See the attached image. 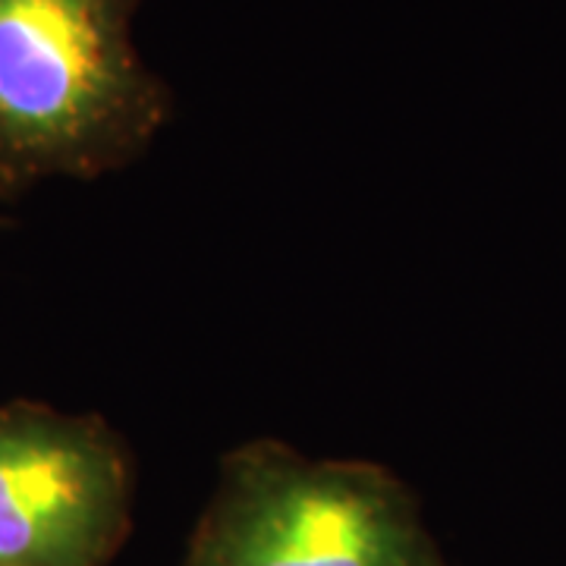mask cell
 Instances as JSON below:
<instances>
[{
	"label": "cell",
	"instance_id": "obj_1",
	"mask_svg": "<svg viewBox=\"0 0 566 566\" xmlns=\"http://www.w3.org/2000/svg\"><path fill=\"white\" fill-rule=\"evenodd\" d=\"M142 0H0V199L148 148L170 92L133 44Z\"/></svg>",
	"mask_w": 566,
	"mask_h": 566
},
{
	"label": "cell",
	"instance_id": "obj_3",
	"mask_svg": "<svg viewBox=\"0 0 566 566\" xmlns=\"http://www.w3.org/2000/svg\"><path fill=\"white\" fill-rule=\"evenodd\" d=\"M123 506L126 463L102 419L0 406V566H95Z\"/></svg>",
	"mask_w": 566,
	"mask_h": 566
},
{
	"label": "cell",
	"instance_id": "obj_4",
	"mask_svg": "<svg viewBox=\"0 0 566 566\" xmlns=\"http://www.w3.org/2000/svg\"><path fill=\"white\" fill-rule=\"evenodd\" d=\"M0 223H3V221H0Z\"/></svg>",
	"mask_w": 566,
	"mask_h": 566
},
{
	"label": "cell",
	"instance_id": "obj_2",
	"mask_svg": "<svg viewBox=\"0 0 566 566\" xmlns=\"http://www.w3.org/2000/svg\"><path fill=\"white\" fill-rule=\"evenodd\" d=\"M196 566H431L400 494L356 465L245 453Z\"/></svg>",
	"mask_w": 566,
	"mask_h": 566
}]
</instances>
